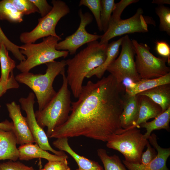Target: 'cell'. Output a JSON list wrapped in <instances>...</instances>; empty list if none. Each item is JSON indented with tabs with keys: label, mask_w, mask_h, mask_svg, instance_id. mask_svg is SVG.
Listing matches in <instances>:
<instances>
[{
	"label": "cell",
	"mask_w": 170,
	"mask_h": 170,
	"mask_svg": "<svg viewBox=\"0 0 170 170\" xmlns=\"http://www.w3.org/2000/svg\"><path fill=\"white\" fill-rule=\"evenodd\" d=\"M124 85L110 74L95 82L83 86L67 121L56 128L50 138L83 136L107 142L113 134L120 133V117L124 99Z\"/></svg>",
	"instance_id": "6da1fadb"
},
{
	"label": "cell",
	"mask_w": 170,
	"mask_h": 170,
	"mask_svg": "<svg viewBox=\"0 0 170 170\" xmlns=\"http://www.w3.org/2000/svg\"><path fill=\"white\" fill-rule=\"evenodd\" d=\"M87 44L73 58L66 60L67 80L76 98H78L81 93L84 80L87 74L101 65L106 57L108 43L101 44L95 41Z\"/></svg>",
	"instance_id": "7a4b0ae2"
},
{
	"label": "cell",
	"mask_w": 170,
	"mask_h": 170,
	"mask_svg": "<svg viewBox=\"0 0 170 170\" xmlns=\"http://www.w3.org/2000/svg\"><path fill=\"white\" fill-rule=\"evenodd\" d=\"M60 74L63 83L60 88L42 110H38L35 112L39 125L43 129L47 127L46 134L49 138L56 128L67 121L71 110V93L65 70Z\"/></svg>",
	"instance_id": "3957f363"
},
{
	"label": "cell",
	"mask_w": 170,
	"mask_h": 170,
	"mask_svg": "<svg viewBox=\"0 0 170 170\" xmlns=\"http://www.w3.org/2000/svg\"><path fill=\"white\" fill-rule=\"evenodd\" d=\"M47 68L44 74L21 73L15 77L16 80L27 85L34 92L37 99L38 110H42L56 95L53 85L56 77L65 70L66 60L54 61L46 64Z\"/></svg>",
	"instance_id": "277c9868"
},
{
	"label": "cell",
	"mask_w": 170,
	"mask_h": 170,
	"mask_svg": "<svg viewBox=\"0 0 170 170\" xmlns=\"http://www.w3.org/2000/svg\"><path fill=\"white\" fill-rule=\"evenodd\" d=\"M61 38L49 36L43 38L38 43L25 44L20 46V52L26 57L16 66L21 73L29 72L38 65L54 61L60 57L65 58L69 54L67 51H60L56 47Z\"/></svg>",
	"instance_id": "5b68a950"
},
{
	"label": "cell",
	"mask_w": 170,
	"mask_h": 170,
	"mask_svg": "<svg viewBox=\"0 0 170 170\" xmlns=\"http://www.w3.org/2000/svg\"><path fill=\"white\" fill-rule=\"evenodd\" d=\"M148 141L144 139L140 130L134 128L123 129L120 133L112 134L106 145L108 148L121 152L126 161L140 164L141 155Z\"/></svg>",
	"instance_id": "8992f818"
},
{
	"label": "cell",
	"mask_w": 170,
	"mask_h": 170,
	"mask_svg": "<svg viewBox=\"0 0 170 170\" xmlns=\"http://www.w3.org/2000/svg\"><path fill=\"white\" fill-rule=\"evenodd\" d=\"M51 3L52 9L46 16L38 19L37 26L31 31L20 34L19 38L21 42L34 43L39 39L49 36L60 37L56 32V26L61 18L70 12V8L65 2L60 0H53Z\"/></svg>",
	"instance_id": "52a82bcc"
},
{
	"label": "cell",
	"mask_w": 170,
	"mask_h": 170,
	"mask_svg": "<svg viewBox=\"0 0 170 170\" xmlns=\"http://www.w3.org/2000/svg\"><path fill=\"white\" fill-rule=\"evenodd\" d=\"M132 41L136 54V67L141 79L158 78L170 72V68L166 64L167 59L155 56L146 44L139 43L135 39Z\"/></svg>",
	"instance_id": "ba28073f"
},
{
	"label": "cell",
	"mask_w": 170,
	"mask_h": 170,
	"mask_svg": "<svg viewBox=\"0 0 170 170\" xmlns=\"http://www.w3.org/2000/svg\"><path fill=\"white\" fill-rule=\"evenodd\" d=\"M122 37L120 54L108 67L106 71L110 73L118 83H122L126 79L136 82L141 78L136 67L134 47L128 35Z\"/></svg>",
	"instance_id": "9c48e42d"
},
{
	"label": "cell",
	"mask_w": 170,
	"mask_h": 170,
	"mask_svg": "<svg viewBox=\"0 0 170 170\" xmlns=\"http://www.w3.org/2000/svg\"><path fill=\"white\" fill-rule=\"evenodd\" d=\"M78 14L80 21L77 30L64 40L58 42L56 47L57 50L67 51L70 54L73 55L83 45L100 38L101 35L89 33L86 29V26L92 21V15L89 12L83 13L81 9L79 11Z\"/></svg>",
	"instance_id": "30bf717a"
},
{
	"label": "cell",
	"mask_w": 170,
	"mask_h": 170,
	"mask_svg": "<svg viewBox=\"0 0 170 170\" xmlns=\"http://www.w3.org/2000/svg\"><path fill=\"white\" fill-rule=\"evenodd\" d=\"M143 13L142 9L139 8L132 17L126 19H121L109 25L107 31L101 35L99 43H108L109 41L112 38L125 34L147 32L149 21L146 20Z\"/></svg>",
	"instance_id": "8fae6325"
},
{
	"label": "cell",
	"mask_w": 170,
	"mask_h": 170,
	"mask_svg": "<svg viewBox=\"0 0 170 170\" xmlns=\"http://www.w3.org/2000/svg\"><path fill=\"white\" fill-rule=\"evenodd\" d=\"M35 97L34 93L30 92L27 97L21 98L19 101L22 109L26 113V119L35 143L42 149L50 151L55 155L59 156L66 155L63 151H57L51 146L46 133L37 123L34 111Z\"/></svg>",
	"instance_id": "7c38bea8"
},
{
	"label": "cell",
	"mask_w": 170,
	"mask_h": 170,
	"mask_svg": "<svg viewBox=\"0 0 170 170\" xmlns=\"http://www.w3.org/2000/svg\"><path fill=\"white\" fill-rule=\"evenodd\" d=\"M9 117L12 120L17 144L20 145L35 143L26 117L22 115L20 106L15 101L6 104Z\"/></svg>",
	"instance_id": "4fadbf2b"
},
{
	"label": "cell",
	"mask_w": 170,
	"mask_h": 170,
	"mask_svg": "<svg viewBox=\"0 0 170 170\" xmlns=\"http://www.w3.org/2000/svg\"><path fill=\"white\" fill-rule=\"evenodd\" d=\"M148 139L157 150V155L154 159L146 165L131 163L124 160L123 163L125 166L128 170H169L166 162L170 155V148H164L160 146L155 133H151Z\"/></svg>",
	"instance_id": "5bb4252c"
},
{
	"label": "cell",
	"mask_w": 170,
	"mask_h": 170,
	"mask_svg": "<svg viewBox=\"0 0 170 170\" xmlns=\"http://www.w3.org/2000/svg\"><path fill=\"white\" fill-rule=\"evenodd\" d=\"M20 145L18 148L19 159L21 161H28L36 158H43L49 161H63L68 158L66 155L59 156L49 153L41 148L35 143Z\"/></svg>",
	"instance_id": "9a60e30c"
},
{
	"label": "cell",
	"mask_w": 170,
	"mask_h": 170,
	"mask_svg": "<svg viewBox=\"0 0 170 170\" xmlns=\"http://www.w3.org/2000/svg\"><path fill=\"white\" fill-rule=\"evenodd\" d=\"M16 137L14 130L0 129V161H16L19 158Z\"/></svg>",
	"instance_id": "2e32d148"
},
{
	"label": "cell",
	"mask_w": 170,
	"mask_h": 170,
	"mask_svg": "<svg viewBox=\"0 0 170 170\" xmlns=\"http://www.w3.org/2000/svg\"><path fill=\"white\" fill-rule=\"evenodd\" d=\"M53 144L60 150L65 151L70 155L77 163L79 169L81 170H104L98 162L89 160L75 152L69 145L68 138H57L53 142Z\"/></svg>",
	"instance_id": "e0dca14e"
},
{
	"label": "cell",
	"mask_w": 170,
	"mask_h": 170,
	"mask_svg": "<svg viewBox=\"0 0 170 170\" xmlns=\"http://www.w3.org/2000/svg\"><path fill=\"white\" fill-rule=\"evenodd\" d=\"M139 103V111L138 119L135 123L129 128H137L148 120L155 118L162 112L161 107L148 97L138 95Z\"/></svg>",
	"instance_id": "ac0fdd59"
},
{
	"label": "cell",
	"mask_w": 170,
	"mask_h": 170,
	"mask_svg": "<svg viewBox=\"0 0 170 170\" xmlns=\"http://www.w3.org/2000/svg\"><path fill=\"white\" fill-rule=\"evenodd\" d=\"M139 111L138 95L126 96L124 99L123 110L120 117L122 128L128 129L135 123L138 117Z\"/></svg>",
	"instance_id": "d6986e66"
},
{
	"label": "cell",
	"mask_w": 170,
	"mask_h": 170,
	"mask_svg": "<svg viewBox=\"0 0 170 170\" xmlns=\"http://www.w3.org/2000/svg\"><path fill=\"white\" fill-rule=\"evenodd\" d=\"M170 84V72L160 77L150 79H141L125 86L126 96H132L150 89L156 87Z\"/></svg>",
	"instance_id": "ffe728a7"
},
{
	"label": "cell",
	"mask_w": 170,
	"mask_h": 170,
	"mask_svg": "<svg viewBox=\"0 0 170 170\" xmlns=\"http://www.w3.org/2000/svg\"><path fill=\"white\" fill-rule=\"evenodd\" d=\"M137 95L148 97L161 107L162 112L170 106V84L157 86Z\"/></svg>",
	"instance_id": "44dd1931"
},
{
	"label": "cell",
	"mask_w": 170,
	"mask_h": 170,
	"mask_svg": "<svg viewBox=\"0 0 170 170\" xmlns=\"http://www.w3.org/2000/svg\"><path fill=\"white\" fill-rule=\"evenodd\" d=\"M123 37L114 41L108 44L106 51V57L104 62L99 67L94 69L87 76L86 78H89L95 76L99 79L101 78L108 67L113 62L117 56L121 46Z\"/></svg>",
	"instance_id": "7402d4cb"
},
{
	"label": "cell",
	"mask_w": 170,
	"mask_h": 170,
	"mask_svg": "<svg viewBox=\"0 0 170 170\" xmlns=\"http://www.w3.org/2000/svg\"><path fill=\"white\" fill-rule=\"evenodd\" d=\"M170 121V106L157 116L153 121L146 122L140 125L141 127L145 128L146 130V132L143 134L144 138L148 139L154 130L165 129L169 131Z\"/></svg>",
	"instance_id": "603a6c76"
},
{
	"label": "cell",
	"mask_w": 170,
	"mask_h": 170,
	"mask_svg": "<svg viewBox=\"0 0 170 170\" xmlns=\"http://www.w3.org/2000/svg\"><path fill=\"white\" fill-rule=\"evenodd\" d=\"M0 63L1 75L0 83L5 84L7 83L11 72L15 67L14 60L8 55V50L3 44H0Z\"/></svg>",
	"instance_id": "cb8c5ba5"
},
{
	"label": "cell",
	"mask_w": 170,
	"mask_h": 170,
	"mask_svg": "<svg viewBox=\"0 0 170 170\" xmlns=\"http://www.w3.org/2000/svg\"><path fill=\"white\" fill-rule=\"evenodd\" d=\"M23 16L14 6L11 0L0 1V20H6L13 23H20L23 20Z\"/></svg>",
	"instance_id": "d4e9b609"
},
{
	"label": "cell",
	"mask_w": 170,
	"mask_h": 170,
	"mask_svg": "<svg viewBox=\"0 0 170 170\" xmlns=\"http://www.w3.org/2000/svg\"><path fill=\"white\" fill-rule=\"evenodd\" d=\"M97 153L103 164L104 170H128L118 156H109L102 148L98 149Z\"/></svg>",
	"instance_id": "484cf974"
},
{
	"label": "cell",
	"mask_w": 170,
	"mask_h": 170,
	"mask_svg": "<svg viewBox=\"0 0 170 170\" xmlns=\"http://www.w3.org/2000/svg\"><path fill=\"white\" fill-rule=\"evenodd\" d=\"M100 20L102 31L105 32L108 29L115 3L114 0H101Z\"/></svg>",
	"instance_id": "4316f807"
},
{
	"label": "cell",
	"mask_w": 170,
	"mask_h": 170,
	"mask_svg": "<svg viewBox=\"0 0 170 170\" xmlns=\"http://www.w3.org/2000/svg\"><path fill=\"white\" fill-rule=\"evenodd\" d=\"M84 6L91 11L95 19L98 29L102 31V27L100 20L101 3L100 0H81L79 6Z\"/></svg>",
	"instance_id": "83f0119b"
},
{
	"label": "cell",
	"mask_w": 170,
	"mask_h": 170,
	"mask_svg": "<svg viewBox=\"0 0 170 170\" xmlns=\"http://www.w3.org/2000/svg\"><path fill=\"white\" fill-rule=\"evenodd\" d=\"M156 14L160 19L159 28L161 31L170 35V9L164 5L159 6L156 8Z\"/></svg>",
	"instance_id": "f1b7e54d"
},
{
	"label": "cell",
	"mask_w": 170,
	"mask_h": 170,
	"mask_svg": "<svg viewBox=\"0 0 170 170\" xmlns=\"http://www.w3.org/2000/svg\"><path fill=\"white\" fill-rule=\"evenodd\" d=\"M3 44L18 60L21 61L26 60L25 56L20 52V46L10 41L5 36L0 26V44Z\"/></svg>",
	"instance_id": "f546056e"
},
{
	"label": "cell",
	"mask_w": 170,
	"mask_h": 170,
	"mask_svg": "<svg viewBox=\"0 0 170 170\" xmlns=\"http://www.w3.org/2000/svg\"><path fill=\"white\" fill-rule=\"evenodd\" d=\"M11 1L23 15L39 13L37 8L30 0H11Z\"/></svg>",
	"instance_id": "4dcf8cb0"
},
{
	"label": "cell",
	"mask_w": 170,
	"mask_h": 170,
	"mask_svg": "<svg viewBox=\"0 0 170 170\" xmlns=\"http://www.w3.org/2000/svg\"><path fill=\"white\" fill-rule=\"evenodd\" d=\"M138 1V0H121L118 3H115L109 26L121 20V14L126 7Z\"/></svg>",
	"instance_id": "1f68e13d"
},
{
	"label": "cell",
	"mask_w": 170,
	"mask_h": 170,
	"mask_svg": "<svg viewBox=\"0 0 170 170\" xmlns=\"http://www.w3.org/2000/svg\"><path fill=\"white\" fill-rule=\"evenodd\" d=\"M0 170H36L32 167L25 165L19 161L11 160L0 162Z\"/></svg>",
	"instance_id": "d6a6232c"
},
{
	"label": "cell",
	"mask_w": 170,
	"mask_h": 170,
	"mask_svg": "<svg viewBox=\"0 0 170 170\" xmlns=\"http://www.w3.org/2000/svg\"><path fill=\"white\" fill-rule=\"evenodd\" d=\"M155 50L162 57L166 58L168 64L170 63V47L164 41H158L156 43Z\"/></svg>",
	"instance_id": "836d02e7"
},
{
	"label": "cell",
	"mask_w": 170,
	"mask_h": 170,
	"mask_svg": "<svg viewBox=\"0 0 170 170\" xmlns=\"http://www.w3.org/2000/svg\"><path fill=\"white\" fill-rule=\"evenodd\" d=\"M45 170H71L67 159L63 161H49L44 165Z\"/></svg>",
	"instance_id": "e575fe53"
},
{
	"label": "cell",
	"mask_w": 170,
	"mask_h": 170,
	"mask_svg": "<svg viewBox=\"0 0 170 170\" xmlns=\"http://www.w3.org/2000/svg\"><path fill=\"white\" fill-rule=\"evenodd\" d=\"M146 146L147 149L142 153L141 157L140 164L143 165L149 164L154 159L157 155L155 149L151 146L148 141Z\"/></svg>",
	"instance_id": "d590c367"
},
{
	"label": "cell",
	"mask_w": 170,
	"mask_h": 170,
	"mask_svg": "<svg viewBox=\"0 0 170 170\" xmlns=\"http://www.w3.org/2000/svg\"><path fill=\"white\" fill-rule=\"evenodd\" d=\"M38 9L41 16L43 17L52 9L53 6L50 5L46 0H30Z\"/></svg>",
	"instance_id": "8d00e7d4"
},
{
	"label": "cell",
	"mask_w": 170,
	"mask_h": 170,
	"mask_svg": "<svg viewBox=\"0 0 170 170\" xmlns=\"http://www.w3.org/2000/svg\"><path fill=\"white\" fill-rule=\"evenodd\" d=\"M19 87V84L15 80L13 71H12L10 73V77L7 83L3 84L0 83V97L4 94L7 90L12 88H17Z\"/></svg>",
	"instance_id": "74e56055"
},
{
	"label": "cell",
	"mask_w": 170,
	"mask_h": 170,
	"mask_svg": "<svg viewBox=\"0 0 170 170\" xmlns=\"http://www.w3.org/2000/svg\"><path fill=\"white\" fill-rule=\"evenodd\" d=\"M0 129L6 131L14 130V126L12 122H10L8 120L0 122Z\"/></svg>",
	"instance_id": "f35d334b"
},
{
	"label": "cell",
	"mask_w": 170,
	"mask_h": 170,
	"mask_svg": "<svg viewBox=\"0 0 170 170\" xmlns=\"http://www.w3.org/2000/svg\"><path fill=\"white\" fill-rule=\"evenodd\" d=\"M151 3L159 6L163 5L164 4H170V0H153Z\"/></svg>",
	"instance_id": "ab89813d"
},
{
	"label": "cell",
	"mask_w": 170,
	"mask_h": 170,
	"mask_svg": "<svg viewBox=\"0 0 170 170\" xmlns=\"http://www.w3.org/2000/svg\"><path fill=\"white\" fill-rule=\"evenodd\" d=\"M39 170H45L43 168H41V169H40Z\"/></svg>",
	"instance_id": "60d3db41"
},
{
	"label": "cell",
	"mask_w": 170,
	"mask_h": 170,
	"mask_svg": "<svg viewBox=\"0 0 170 170\" xmlns=\"http://www.w3.org/2000/svg\"><path fill=\"white\" fill-rule=\"evenodd\" d=\"M76 170H81L79 169V168H78V169H76Z\"/></svg>",
	"instance_id": "b9f144b4"
}]
</instances>
